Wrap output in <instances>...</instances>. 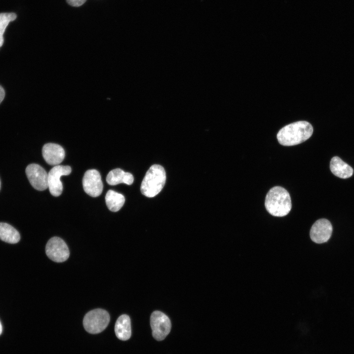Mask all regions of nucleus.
<instances>
[{"instance_id":"f257e3e1","label":"nucleus","mask_w":354,"mask_h":354,"mask_svg":"<svg viewBox=\"0 0 354 354\" xmlns=\"http://www.w3.org/2000/svg\"><path fill=\"white\" fill-rule=\"evenodd\" d=\"M313 128L306 121H299L290 123L281 128L277 134V139L281 145L292 146L301 144L312 135Z\"/></svg>"},{"instance_id":"f03ea898","label":"nucleus","mask_w":354,"mask_h":354,"mask_svg":"<svg viewBox=\"0 0 354 354\" xmlns=\"http://www.w3.org/2000/svg\"><path fill=\"white\" fill-rule=\"evenodd\" d=\"M265 206L267 212L274 216H286L292 208L290 194L281 186H274L267 192Z\"/></svg>"},{"instance_id":"7ed1b4c3","label":"nucleus","mask_w":354,"mask_h":354,"mask_svg":"<svg viewBox=\"0 0 354 354\" xmlns=\"http://www.w3.org/2000/svg\"><path fill=\"white\" fill-rule=\"evenodd\" d=\"M166 179V173L163 167L157 164L152 165L142 182V193L148 197L155 196L163 188Z\"/></svg>"},{"instance_id":"20e7f679","label":"nucleus","mask_w":354,"mask_h":354,"mask_svg":"<svg viewBox=\"0 0 354 354\" xmlns=\"http://www.w3.org/2000/svg\"><path fill=\"white\" fill-rule=\"evenodd\" d=\"M110 322V316L106 310L95 309L89 311L84 317L83 325L86 330L97 334L104 330Z\"/></svg>"},{"instance_id":"39448f33","label":"nucleus","mask_w":354,"mask_h":354,"mask_svg":"<svg viewBox=\"0 0 354 354\" xmlns=\"http://www.w3.org/2000/svg\"><path fill=\"white\" fill-rule=\"evenodd\" d=\"M150 324L152 335L157 341L164 340L171 329V323L169 317L159 311L153 312L150 316Z\"/></svg>"},{"instance_id":"423d86ee","label":"nucleus","mask_w":354,"mask_h":354,"mask_svg":"<svg viewBox=\"0 0 354 354\" xmlns=\"http://www.w3.org/2000/svg\"><path fill=\"white\" fill-rule=\"evenodd\" d=\"M45 250L48 258L57 263L65 261L69 256V250L66 244L63 240L57 236L49 240Z\"/></svg>"},{"instance_id":"0eeeda50","label":"nucleus","mask_w":354,"mask_h":354,"mask_svg":"<svg viewBox=\"0 0 354 354\" xmlns=\"http://www.w3.org/2000/svg\"><path fill=\"white\" fill-rule=\"evenodd\" d=\"M71 172L69 166L57 165L51 169L48 173V185L50 193L54 196H59L62 191V184L60 178L62 176H67Z\"/></svg>"},{"instance_id":"6e6552de","label":"nucleus","mask_w":354,"mask_h":354,"mask_svg":"<svg viewBox=\"0 0 354 354\" xmlns=\"http://www.w3.org/2000/svg\"><path fill=\"white\" fill-rule=\"evenodd\" d=\"M26 174L34 189L42 191L48 188V173L40 165L36 164L29 165L26 169Z\"/></svg>"},{"instance_id":"1a4fd4ad","label":"nucleus","mask_w":354,"mask_h":354,"mask_svg":"<svg viewBox=\"0 0 354 354\" xmlns=\"http://www.w3.org/2000/svg\"><path fill=\"white\" fill-rule=\"evenodd\" d=\"M83 186L85 192L88 195L96 197L99 196L103 190V183L101 177L98 171L90 169L87 171L83 178Z\"/></svg>"},{"instance_id":"9d476101","label":"nucleus","mask_w":354,"mask_h":354,"mask_svg":"<svg viewBox=\"0 0 354 354\" xmlns=\"http://www.w3.org/2000/svg\"><path fill=\"white\" fill-rule=\"evenodd\" d=\"M332 226L329 221L322 218L317 220L312 225L310 236L316 243H323L327 241L331 237Z\"/></svg>"},{"instance_id":"9b49d317","label":"nucleus","mask_w":354,"mask_h":354,"mask_svg":"<svg viewBox=\"0 0 354 354\" xmlns=\"http://www.w3.org/2000/svg\"><path fill=\"white\" fill-rule=\"evenodd\" d=\"M42 155L48 164L57 166L63 160L65 151L63 148L58 144L48 143L42 148Z\"/></svg>"},{"instance_id":"f8f14e48","label":"nucleus","mask_w":354,"mask_h":354,"mask_svg":"<svg viewBox=\"0 0 354 354\" xmlns=\"http://www.w3.org/2000/svg\"><path fill=\"white\" fill-rule=\"evenodd\" d=\"M330 169L333 174L341 178H349L354 173L353 168L338 156L331 159Z\"/></svg>"},{"instance_id":"ddd939ff","label":"nucleus","mask_w":354,"mask_h":354,"mask_svg":"<svg viewBox=\"0 0 354 354\" xmlns=\"http://www.w3.org/2000/svg\"><path fill=\"white\" fill-rule=\"evenodd\" d=\"M115 331L117 337L121 340H127L130 338L131 323L128 315L123 314L118 318L116 322Z\"/></svg>"},{"instance_id":"4468645a","label":"nucleus","mask_w":354,"mask_h":354,"mask_svg":"<svg viewBox=\"0 0 354 354\" xmlns=\"http://www.w3.org/2000/svg\"><path fill=\"white\" fill-rule=\"evenodd\" d=\"M0 239L9 243H16L20 239L18 231L10 225L0 222Z\"/></svg>"},{"instance_id":"2eb2a0df","label":"nucleus","mask_w":354,"mask_h":354,"mask_svg":"<svg viewBox=\"0 0 354 354\" xmlns=\"http://www.w3.org/2000/svg\"><path fill=\"white\" fill-rule=\"evenodd\" d=\"M106 205L109 209L113 212L118 211L125 202L124 197L114 190H109L105 196Z\"/></svg>"},{"instance_id":"dca6fc26","label":"nucleus","mask_w":354,"mask_h":354,"mask_svg":"<svg viewBox=\"0 0 354 354\" xmlns=\"http://www.w3.org/2000/svg\"><path fill=\"white\" fill-rule=\"evenodd\" d=\"M126 173L120 169L111 171L107 176L106 181L111 185H116L125 182Z\"/></svg>"},{"instance_id":"f3484780","label":"nucleus","mask_w":354,"mask_h":354,"mask_svg":"<svg viewBox=\"0 0 354 354\" xmlns=\"http://www.w3.org/2000/svg\"><path fill=\"white\" fill-rule=\"evenodd\" d=\"M16 17L14 13H0V34H3L9 22L14 21Z\"/></svg>"},{"instance_id":"a211bd4d","label":"nucleus","mask_w":354,"mask_h":354,"mask_svg":"<svg viewBox=\"0 0 354 354\" xmlns=\"http://www.w3.org/2000/svg\"><path fill=\"white\" fill-rule=\"evenodd\" d=\"M87 0H66L67 3L72 6L78 7L84 4Z\"/></svg>"},{"instance_id":"6ab92c4d","label":"nucleus","mask_w":354,"mask_h":354,"mask_svg":"<svg viewBox=\"0 0 354 354\" xmlns=\"http://www.w3.org/2000/svg\"><path fill=\"white\" fill-rule=\"evenodd\" d=\"M5 96V91L3 88L0 85V104L3 100Z\"/></svg>"},{"instance_id":"aec40b11","label":"nucleus","mask_w":354,"mask_h":354,"mask_svg":"<svg viewBox=\"0 0 354 354\" xmlns=\"http://www.w3.org/2000/svg\"><path fill=\"white\" fill-rule=\"evenodd\" d=\"M4 42V38L3 35L0 34V47L3 45Z\"/></svg>"},{"instance_id":"412c9836","label":"nucleus","mask_w":354,"mask_h":354,"mask_svg":"<svg viewBox=\"0 0 354 354\" xmlns=\"http://www.w3.org/2000/svg\"><path fill=\"white\" fill-rule=\"evenodd\" d=\"M2 325H1V323H0V335L1 334V332H2Z\"/></svg>"},{"instance_id":"4be33fe9","label":"nucleus","mask_w":354,"mask_h":354,"mask_svg":"<svg viewBox=\"0 0 354 354\" xmlns=\"http://www.w3.org/2000/svg\"></svg>"}]
</instances>
